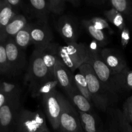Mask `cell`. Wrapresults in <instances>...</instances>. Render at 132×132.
Segmentation results:
<instances>
[{"instance_id":"1","label":"cell","mask_w":132,"mask_h":132,"mask_svg":"<svg viewBox=\"0 0 132 132\" xmlns=\"http://www.w3.org/2000/svg\"><path fill=\"white\" fill-rule=\"evenodd\" d=\"M78 70L86 77L92 99V103L103 112H107L113 104L117 96L108 90L105 85L99 80L90 65L87 63L82 64Z\"/></svg>"},{"instance_id":"2","label":"cell","mask_w":132,"mask_h":132,"mask_svg":"<svg viewBox=\"0 0 132 132\" xmlns=\"http://www.w3.org/2000/svg\"><path fill=\"white\" fill-rule=\"evenodd\" d=\"M15 132H50L45 115L41 110L21 108L15 121Z\"/></svg>"},{"instance_id":"3","label":"cell","mask_w":132,"mask_h":132,"mask_svg":"<svg viewBox=\"0 0 132 132\" xmlns=\"http://www.w3.org/2000/svg\"><path fill=\"white\" fill-rule=\"evenodd\" d=\"M88 50L89 47L85 43L76 42L67 44L59 46V59L71 72L74 73L85 63Z\"/></svg>"},{"instance_id":"4","label":"cell","mask_w":132,"mask_h":132,"mask_svg":"<svg viewBox=\"0 0 132 132\" xmlns=\"http://www.w3.org/2000/svg\"><path fill=\"white\" fill-rule=\"evenodd\" d=\"M85 63L91 66L99 80L112 94L117 96L119 91L115 83V74L105 64L99 54V50L89 47L88 54Z\"/></svg>"},{"instance_id":"5","label":"cell","mask_w":132,"mask_h":132,"mask_svg":"<svg viewBox=\"0 0 132 132\" xmlns=\"http://www.w3.org/2000/svg\"><path fill=\"white\" fill-rule=\"evenodd\" d=\"M55 77L50 73L41 56V48H35L31 55L24 81L28 83L30 90L38 84Z\"/></svg>"},{"instance_id":"6","label":"cell","mask_w":132,"mask_h":132,"mask_svg":"<svg viewBox=\"0 0 132 132\" xmlns=\"http://www.w3.org/2000/svg\"><path fill=\"white\" fill-rule=\"evenodd\" d=\"M64 98V97L56 89L42 97L46 116L52 128L55 130L59 129V121Z\"/></svg>"},{"instance_id":"7","label":"cell","mask_w":132,"mask_h":132,"mask_svg":"<svg viewBox=\"0 0 132 132\" xmlns=\"http://www.w3.org/2000/svg\"><path fill=\"white\" fill-rule=\"evenodd\" d=\"M21 108L20 94L10 97L0 108V131L12 132Z\"/></svg>"},{"instance_id":"8","label":"cell","mask_w":132,"mask_h":132,"mask_svg":"<svg viewBox=\"0 0 132 132\" xmlns=\"http://www.w3.org/2000/svg\"><path fill=\"white\" fill-rule=\"evenodd\" d=\"M59 130L62 132H85L81 126L78 112L65 97L63 101Z\"/></svg>"},{"instance_id":"9","label":"cell","mask_w":132,"mask_h":132,"mask_svg":"<svg viewBox=\"0 0 132 132\" xmlns=\"http://www.w3.org/2000/svg\"><path fill=\"white\" fill-rule=\"evenodd\" d=\"M7 56L9 73L17 75L20 73L26 65V55L24 50L15 44L13 39H6L5 41Z\"/></svg>"},{"instance_id":"10","label":"cell","mask_w":132,"mask_h":132,"mask_svg":"<svg viewBox=\"0 0 132 132\" xmlns=\"http://www.w3.org/2000/svg\"><path fill=\"white\" fill-rule=\"evenodd\" d=\"M31 37L36 48H41L52 43L53 34L48 21L38 19L31 23Z\"/></svg>"},{"instance_id":"11","label":"cell","mask_w":132,"mask_h":132,"mask_svg":"<svg viewBox=\"0 0 132 132\" xmlns=\"http://www.w3.org/2000/svg\"><path fill=\"white\" fill-rule=\"evenodd\" d=\"M106 126L108 132H132V126L122 111L110 107L107 110Z\"/></svg>"},{"instance_id":"12","label":"cell","mask_w":132,"mask_h":132,"mask_svg":"<svg viewBox=\"0 0 132 132\" xmlns=\"http://www.w3.org/2000/svg\"><path fill=\"white\" fill-rule=\"evenodd\" d=\"M99 52L103 60L113 74L120 73L127 67L125 57L119 50L110 48H104Z\"/></svg>"},{"instance_id":"13","label":"cell","mask_w":132,"mask_h":132,"mask_svg":"<svg viewBox=\"0 0 132 132\" xmlns=\"http://www.w3.org/2000/svg\"><path fill=\"white\" fill-rule=\"evenodd\" d=\"M57 30L67 44L76 43L79 37V28L76 21L68 15H63L57 21Z\"/></svg>"},{"instance_id":"14","label":"cell","mask_w":132,"mask_h":132,"mask_svg":"<svg viewBox=\"0 0 132 132\" xmlns=\"http://www.w3.org/2000/svg\"><path fill=\"white\" fill-rule=\"evenodd\" d=\"M73 73L71 72L59 59L54 67V77L58 85L66 93L77 88L74 81Z\"/></svg>"},{"instance_id":"15","label":"cell","mask_w":132,"mask_h":132,"mask_svg":"<svg viewBox=\"0 0 132 132\" xmlns=\"http://www.w3.org/2000/svg\"><path fill=\"white\" fill-rule=\"evenodd\" d=\"M60 45L55 43L50 44L41 48V52L43 60L47 67L49 72L54 77V67L59 59V49Z\"/></svg>"},{"instance_id":"16","label":"cell","mask_w":132,"mask_h":132,"mask_svg":"<svg viewBox=\"0 0 132 132\" xmlns=\"http://www.w3.org/2000/svg\"><path fill=\"white\" fill-rule=\"evenodd\" d=\"M28 23L27 18L24 15L20 14H17L3 30L1 38L5 41L6 39H13L21 30L27 26Z\"/></svg>"},{"instance_id":"17","label":"cell","mask_w":132,"mask_h":132,"mask_svg":"<svg viewBox=\"0 0 132 132\" xmlns=\"http://www.w3.org/2000/svg\"><path fill=\"white\" fill-rule=\"evenodd\" d=\"M80 121L85 132H104L96 115L93 112L87 113L77 110Z\"/></svg>"},{"instance_id":"18","label":"cell","mask_w":132,"mask_h":132,"mask_svg":"<svg viewBox=\"0 0 132 132\" xmlns=\"http://www.w3.org/2000/svg\"><path fill=\"white\" fill-rule=\"evenodd\" d=\"M71 102L77 110L82 112H92L93 106L90 101L88 100L77 89V88L70 90L67 93Z\"/></svg>"},{"instance_id":"19","label":"cell","mask_w":132,"mask_h":132,"mask_svg":"<svg viewBox=\"0 0 132 132\" xmlns=\"http://www.w3.org/2000/svg\"><path fill=\"white\" fill-rule=\"evenodd\" d=\"M82 24L87 33L90 35V37H92L93 39L99 45V46L104 47L108 43V39L104 32L101 30L95 28L89 19L82 20Z\"/></svg>"},{"instance_id":"20","label":"cell","mask_w":132,"mask_h":132,"mask_svg":"<svg viewBox=\"0 0 132 132\" xmlns=\"http://www.w3.org/2000/svg\"><path fill=\"white\" fill-rule=\"evenodd\" d=\"M114 80L119 92L132 90V70L128 67L120 73L115 74Z\"/></svg>"},{"instance_id":"21","label":"cell","mask_w":132,"mask_h":132,"mask_svg":"<svg viewBox=\"0 0 132 132\" xmlns=\"http://www.w3.org/2000/svg\"><path fill=\"white\" fill-rule=\"evenodd\" d=\"M30 9L39 20L48 21V15L50 12L46 0H28Z\"/></svg>"},{"instance_id":"22","label":"cell","mask_w":132,"mask_h":132,"mask_svg":"<svg viewBox=\"0 0 132 132\" xmlns=\"http://www.w3.org/2000/svg\"><path fill=\"white\" fill-rule=\"evenodd\" d=\"M58 82L55 78L48 79L38 84L30 90L31 94L33 97H42L43 95L49 94L56 89Z\"/></svg>"},{"instance_id":"23","label":"cell","mask_w":132,"mask_h":132,"mask_svg":"<svg viewBox=\"0 0 132 132\" xmlns=\"http://www.w3.org/2000/svg\"><path fill=\"white\" fill-rule=\"evenodd\" d=\"M17 14H18V10L8 4L5 0H3V3L0 12V37L5 27Z\"/></svg>"},{"instance_id":"24","label":"cell","mask_w":132,"mask_h":132,"mask_svg":"<svg viewBox=\"0 0 132 132\" xmlns=\"http://www.w3.org/2000/svg\"><path fill=\"white\" fill-rule=\"evenodd\" d=\"M13 39L20 48L24 50L30 44H32L31 37V23H28L25 27L21 30Z\"/></svg>"},{"instance_id":"25","label":"cell","mask_w":132,"mask_h":132,"mask_svg":"<svg viewBox=\"0 0 132 132\" xmlns=\"http://www.w3.org/2000/svg\"><path fill=\"white\" fill-rule=\"evenodd\" d=\"M104 14L106 19L117 28H119L120 31L123 30L126 27L123 14L113 8L104 11Z\"/></svg>"},{"instance_id":"26","label":"cell","mask_w":132,"mask_h":132,"mask_svg":"<svg viewBox=\"0 0 132 132\" xmlns=\"http://www.w3.org/2000/svg\"><path fill=\"white\" fill-rule=\"evenodd\" d=\"M74 77V81L76 83V86L79 91L86 98L88 101L92 103L91 96H90V92L88 90V85L86 77L81 72L79 71L77 73L73 75Z\"/></svg>"},{"instance_id":"27","label":"cell","mask_w":132,"mask_h":132,"mask_svg":"<svg viewBox=\"0 0 132 132\" xmlns=\"http://www.w3.org/2000/svg\"><path fill=\"white\" fill-rule=\"evenodd\" d=\"M112 8L123 15H128L131 12V0H109Z\"/></svg>"},{"instance_id":"28","label":"cell","mask_w":132,"mask_h":132,"mask_svg":"<svg viewBox=\"0 0 132 132\" xmlns=\"http://www.w3.org/2000/svg\"><path fill=\"white\" fill-rule=\"evenodd\" d=\"M8 73H9V65H8L5 40L0 37V73L5 74Z\"/></svg>"},{"instance_id":"29","label":"cell","mask_w":132,"mask_h":132,"mask_svg":"<svg viewBox=\"0 0 132 132\" xmlns=\"http://www.w3.org/2000/svg\"><path fill=\"white\" fill-rule=\"evenodd\" d=\"M0 89L10 97L20 94V88L19 86L12 82L1 81H0Z\"/></svg>"},{"instance_id":"30","label":"cell","mask_w":132,"mask_h":132,"mask_svg":"<svg viewBox=\"0 0 132 132\" xmlns=\"http://www.w3.org/2000/svg\"><path fill=\"white\" fill-rule=\"evenodd\" d=\"M48 4L50 12L61 14L64 10L67 0H46Z\"/></svg>"},{"instance_id":"31","label":"cell","mask_w":132,"mask_h":132,"mask_svg":"<svg viewBox=\"0 0 132 132\" xmlns=\"http://www.w3.org/2000/svg\"><path fill=\"white\" fill-rule=\"evenodd\" d=\"M89 21L97 29L101 30L104 29H108L109 30V31L112 32V29H111L108 21L106 19L100 18V17H93L92 18L89 19Z\"/></svg>"},{"instance_id":"32","label":"cell","mask_w":132,"mask_h":132,"mask_svg":"<svg viewBox=\"0 0 132 132\" xmlns=\"http://www.w3.org/2000/svg\"><path fill=\"white\" fill-rule=\"evenodd\" d=\"M122 112L126 119L132 123V95L126 99L122 106Z\"/></svg>"},{"instance_id":"33","label":"cell","mask_w":132,"mask_h":132,"mask_svg":"<svg viewBox=\"0 0 132 132\" xmlns=\"http://www.w3.org/2000/svg\"><path fill=\"white\" fill-rule=\"evenodd\" d=\"M121 43L122 48H125L129 43L130 39V30L127 27H125L121 31Z\"/></svg>"},{"instance_id":"34","label":"cell","mask_w":132,"mask_h":132,"mask_svg":"<svg viewBox=\"0 0 132 132\" xmlns=\"http://www.w3.org/2000/svg\"><path fill=\"white\" fill-rule=\"evenodd\" d=\"M8 4L12 6L14 9L18 10V9L20 7L23 3V0H5Z\"/></svg>"},{"instance_id":"35","label":"cell","mask_w":132,"mask_h":132,"mask_svg":"<svg viewBox=\"0 0 132 132\" xmlns=\"http://www.w3.org/2000/svg\"><path fill=\"white\" fill-rule=\"evenodd\" d=\"M10 98V97H9L7 95H6V94L0 89V108L6 103V101H7Z\"/></svg>"},{"instance_id":"36","label":"cell","mask_w":132,"mask_h":132,"mask_svg":"<svg viewBox=\"0 0 132 132\" xmlns=\"http://www.w3.org/2000/svg\"><path fill=\"white\" fill-rule=\"evenodd\" d=\"M67 1H69L71 3H72L74 5H77L78 3H79L80 0H67Z\"/></svg>"},{"instance_id":"37","label":"cell","mask_w":132,"mask_h":132,"mask_svg":"<svg viewBox=\"0 0 132 132\" xmlns=\"http://www.w3.org/2000/svg\"><path fill=\"white\" fill-rule=\"evenodd\" d=\"M3 3V0H0V12H1V8H2Z\"/></svg>"},{"instance_id":"38","label":"cell","mask_w":132,"mask_h":132,"mask_svg":"<svg viewBox=\"0 0 132 132\" xmlns=\"http://www.w3.org/2000/svg\"><path fill=\"white\" fill-rule=\"evenodd\" d=\"M0 132H5V131H0Z\"/></svg>"},{"instance_id":"39","label":"cell","mask_w":132,"mask_h":132,"mask_svg":"<svg viewBox=\"0 0 132 132\" xmlns=\"http://www.w3.org/2000/svg\"></svg>"}]
</instances>
